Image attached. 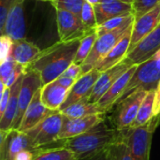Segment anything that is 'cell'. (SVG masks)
Masks as SVG:
<instances>
[{
  "mask_svg": "<svg viewBox=\"0 0 160 160\" xmlns=\"http://www.w3.org/2000/svg\"><path fill=\"white\" fill-rule=\"evenodd\" d=\"M81 40L58 41L41 50L28 68L40 74L43 85L55 81L74 63Z\"/></svg>",
  "mask_w": 160,
  "mask_h": 160,
  "instance_id": "1",
  "label": "cell"
},
{
  "mask_svg": "<svg viewBox=\"0 0 160 160\" xmlns=\"http://www.w3.org/2000/svg\"><path fill=\"white\" fill-rule=\"evenodd\" d=\"M122 139V131L109 128L103 121L79 136L63 140V146L69 149L80 160L109 148Z\"/></svg>",
  "mask_w": 160,
  "mask_h": 160,
  "instance_id": "2",
  "label": "cell"
},
{
  "mask_svg": "<svg viewBox=\"0 0 160 160\" xmlns=\"http://www.w3.org/2000/svg\"><path fill=\"white\" fill-rule=\"evenodd\" d=\"M160 126V114L154 116L145 125L134 129L120 130L127 142L133 160H150L154 133Z\"/></svg>",
  "mask_w": 160,
  "mask_h": 160,
  "instance_id": "3",
  "label": "cell"
},
{
  "mask_svg": "<svg viewBox=\"0 0 160 160\" xmlns=\"http://www.w3.org/2000/svg\"><path fill=\"white\" fill-rule=\"evenodd\" d=\"M160 82V51L149 60L138 65L135 73L117 103L138 91L156 90ZM116 103V104H117Z\"/></svg>",
  "mask_w": 160,
  "mask_h": 160,
  "instance_id": "4",
  "label": "cell"
},
{
  "mask_svg": "<svg viewBox=\"0 0 160 160\" xmlns=\"http://www.w3.org/2000/svg\"><path fill=\"white\" fill-rule=\"evenodd\" d=\"M62 125L63 114L57 112L47 116L36 127L24 133L28 135L35 148L63 146V140H59Z\"/></svg>",
  "mask_w": 160,
  "mask_h": 160,
  "instance_id": "5",
  "label": "cell"
},
{
  "mask_svg": "<svg viewBox=\"0 0 160 160\" xmlns=\"http://www.w3.org/2000/svg\"><path fill=\"white\" fill-rule=\"evenodd\" d=\"M148 91H138L117 103L111 112L110 121L113 128L125 130L129 128L138 115L140 107Z\"/></svg>",
  "mask_w": 160,
  "mask_h": 160,
  "instance_id": "6",
  "label": "cell"
},
{
  "mask_svg": "<svg viewBox=\"0 0 160 160\" xmlns=\"http://www.w3.org/2000/svg\"><path fill=\"white\" fill-rule=\"evenodd\" d=\"M131 25V24H130ZM121 27L119 29L113 30L112 32L101 35L98 38L95 42L94 47L92 48L86 60L81 65L82 67V75L91 71L96 68V66L112 50V48L118 43L122 38L125 33L128 31L129 26Z\"/></svg>",
  "mask_w": 160,
  "mask_h": 160,
  "instance_id": "7",
  "label": "cell"
},
{
  "mask_svg": "<svg viewBox=\"0 0 160 160\" xmlns=\"http://www.w3.org/2000/svg\"><path fill=\"white\" fill-rule=\"evenodd\" d=\"M42 86H43V82L41 80L40 74L37 72L36 70L27 68L23 75V79H22V86L20 90V95H19L18 111H17L16 118L14 120L11 130H17L20 128V125L22 123L25 111L30 105L36 93L39 89H41Z\"/></svg>",
  "mask_w": 160,
  "mask_h": 160,
  "instance_id": "8",
  "label": "cell"
},
{
  "mask_svg": "<svg viewBox=\"0 0 160 160\" xmlns=\"http://www.w3.org/2000/svg\"><path fill=\"white\" fill-rule=\"evenodd\" d=\"M56 22L59 41H71L82 39L97 29H88L82 18L66 10H56Z\"/></svg>",
  "mask_w": 160,
  "mask_h": 160,
  "instance_id": "9",
  "label": "cell"
},
{
  "mask_svg": "<svg viewBox=\"0 0 160 160\" xmlns=\"http://www.w3.org/2000/svg\"><path fill=\"white\" fill-rule=\"evenodd\" d=\"M0 160H13L20 152L35 148L28 135L20 130L0 132Z\"/></svg>",
  "mask_w": 160,
  "mask_h": 160,
  "instance_id": "10",
  "label": "cell"
},
{
  "mask_svg": "<svg viewBox=\"0 0 160 160\" xmlns=\"http://www.w3.org/2000/svg\"><path fill=\"white\" fill-rule=\"evenodd\" d=\"M101 71L94 68L91 71L82 75L73 84V86L69 89L68 97L62 105L60 111L68 108V106L82 101L87 100L89 101L90 96L93 92L96 82L101 75Z\"/></svg>",
  "mask_w": 160,
  "mask_h": 160,
  "instance_id": "11",
  "label": "cell"
},
{
  "mask_svg": "<svg viewBox=\"0 0 160 160\" xmlns=\"http://www.w3.org/2000/svg\"><path fill=\"white\" fill-rule=\"evenodd\" d=\"M160 51V23L125 57L131 65H140Z\"/></svg>",
  "mask_w": 160,
  "mask_h": 160,
  "instance_id": "12",
  "label": "cell"
},
{
  "mask_svg": "<svg viewBox=\"0 0 160 160\" xmlns=\"http://www.w3.org/2000/svg\"><path fill=\"white\" fill-rule=\"evenodd\" d=\"M106 114H95L79 118H68L63 115V125L59 134V140H67L79 136L101 122L105 121Z\"/></svg>",
  "mask_w": 160,
  "mask_h": 160,
  "instance_id": "13",
  "label": "cell"
},
{
  "mask_svg": "<svg viewBox=\"0 0 160 160\" xmlns=\"http://www.w3.org/2000/svg\"><path fill=\"white\" fill-rule=\"evenodd\" d=\"M137 67L138 65H134L130 67L123 75H121L114 82V83L110 87V89L98 100L97 104L105 114L111 112L113 110L114 106L116 105V103L118 102V100L124 94V91L126 87L128 86L129 81L131 80L133 74L135 73Z\"/></svg>",
  "mask_w": 160,
  "mask_h": 160,
  "instance_id": "14",
  "label": "cell"
},
{
  "mask_svg": "<svg viewBox=\"0 0 160 160\" xmlns=\"http://www.w3.org/2000/svg\"><path fill=\"white\" fill-rule=\"evenodd\" d=\"M132 66H134V65H131L125 58L119 64L114 66L113 68L102 72L100 77L98 78V82L95 84V87H94L93 92L89 98V102L98 103V100L103 97V95L114 83V82Z\"/></svg>",
  "mask_w": 160,
  "mask_h": 160,
  "instance_id": "15",
  "label": "cell"
},
{
  "mask_svg": "<svg viewBox=\"0 0 160 160\" xmlns=\"http://www.w3.org/2000/svg\"><path fill=\"white\" fill-rule=\"evenodd\" d=\"M159 18L160 3L153 9L134 21L128 52H131L142 38L150 34L159 24Z\"/></svg>",
  "mask_w": 160,
  "mask_h": 160,
  "instance_id": "16",
  "label": "cell"
},
{
  "mask_svg": "<svg viewBox=\"0 0 160 160\" xmlns=\"http://www.w3.org/2000/svg\"><path fill=\"white\" fill-rule=\"evenodd\" d=\"M40 90L41 89H39L33 98L30 105L28 106L27 110L24 112L20 128L17 130H20L22 132H27L28 130L36 127L38 123H40L43 119H45L47 116L57 112L48 109L43 104L41 100Z\"/></svg>",
  "mask_w": 160,
  "mask_h": 160,
  "instance_id": "17",
  "label": "cell"
},
{
  "mask_svg": "<svg viewBox=\"0 0 160 160\" xmlns=\"http://www.w3.org/2000/svg\"><path fill=\"white\" fill-rule=\"evenodd\" d=\"M93 7L98 26L111 19L132 14V5L120 0H101L100 3Z\"/></svg>",
  "mask_w": 160,
  "mask_h": 160,
  "instance_id": "18",
  "label": "cell"
},
{
  "mask_svg": "<svg viewBox=\"0 0 160 160\" xmlns=\"http://www.w3.org/2000/svg\"><path fill=\"white\" fill-rule=\"evenodd\" d=\"M24 0H17L10 9L2 35L9 37L12 40L24 38L25 35V21H24ZM1 36V35H0Z\"/></svg>",
  "mask_w": 160,
  "mask_h": 160,
  "instance_id": "19",
  "label": "cell"
},
{
  "mask_svg": "<svg viewBox=\"0 0 160 160\" xmlns=\"http://www.w3.org/2000/svg\"><path fill=\"white\" fill-rule=\"evenodd\" d=\"M134 23V22H133ZM133 23L129 26L128 31L125 33V35L122 37V38L118 41V43L112 48V50L96 66V69L104 72L117 64H119L125 57L127 56L128 52V49L130 46L131 41V33L133 28Z\"/></svg>",
  "mask_w": 160,
  "mask_h": 160,
  "instance_id": "20",
  "label": "cell"
},
{
  "mask_svg": "<svg viewBox=\"0 0 160 160\" xmlns=\"http://www.w3.org/2000/svg\"><path fill=\"white\" fill-rule=\"evenodd\" d=\"M68 89L60 85L56 81H53L42 86L40 90L41 100L48 109L54 112H60V109L68 97Z\"/></svg>",
  "mask_w": 160,
  "mask_h": 160,
  "instance_id": "21",
  "label": "cell"
},
{
  "mask_svg": "<svg viewBox=\"0 0 160 160\" xmlns=\"http://www.w3.org/2000/svg\"><path fill=\"white\" fill-rule=\"evenodd\" d=\"M23 75L10 87V97L7 109L4 114L0 116V132H8L12 129V126L18 111L19 95H20Z\"/></svg>",
  "mask_w": 160,
  "mask_h": 160,
  "instance_id": "22",
  "label": "cell"
},
{
  "mask_svg": "<svg viewBox=\"0 0 160 160\" xmlns=\"http://www.w3.org/2000/svg\"><path fill=\"white\" fill-rule=\"evenodd\" d=\"M41 50L34 43L25 38L13 40L12 51L10 56L18 64L28 68L30 64L38 57Z\"/></svg>",
  "mask_w": 160,
  "mask_h": 160,
  "instance_id": "23",
  "label": "cell"
},
{
  "mask_svg": "<svg viewBox=\"0 0 160 160\" xmlns=\"http://www.w3.org/2000/svg\"><path fill=\"white\" fill-rule=\"evenodd\" d=\"M60 112L68 118H79L95 114H105L97 103H91L87 100L76 102L68 108L60 111Z\"/></svg>",
  "mask_w": 160,
  "mask_h": 160,
  "instance_id": "24",
  "label": "cell"
},
{
  "mask_svg": "<svg viewBox=\"0 0 160 160\" xmlns=\"http://www.w3.org/2000/svg\"><path fill=\"white\" fill-rule=\"evenodd\" d=\"M155 95H156V90H151L147 92V95L140 107L136 120L134 121L132 126L128 129H134L139 127H142L145 125L147 122H149L155 116L154 115Z\"/></svg>",
  "mask_w": 160,
  "mask_h": 160,
  "instance_id": "25",
  "label": "cell"
},
{
  "mask_svg": "<svg viewBox=\"0 0 160 160\" xmlns=\"http://www.w3.org/2000/svg\"><path fill=\"white\" fill-rule=\"evenodd\" d=\"M34 160H78L76 156L64 146L42 148Z\"/></svg>",
  "mask_w": 160,
  "mask_h": 160,
  "instance_id": "26",
  "label": "cell"
},
{
  "mask_svg": "<svg viewBox=\"0 0 160 160\" xmlns=\"http://www.w3.org/2000/svg\"><path fill=\"white\" fill-rule=\"evenodd\" d=\"M134 21H135V18H134L133 14L126 15V16H120V17L111 19V20L107 21L106 22L98 26V28H97L98 35L99 37L101 35H104L106 33L119 29L121 27L128 26V25L132 24L134 22Z\"/></svg>",
  "mask_w": 160,
  "mask_h": 160,
  "instance_id": "27",
  "label": "cell"
},
{
  "mask_svg": "<svg viewBox=\"0 0 160 160\" xmlns=\"http://www.w3.org/2000/svg\"><path fill=\"white\" fill-rule=\"evenodd\" d=\"M98 32H97V30H95L81 40L80 47L78 49V52H77V54H76V57L74 60L75 64L81 66L86 60L92 48L95 45L96 40L98 39Z\"/></svg>",
  "mask_w": 160,
  "mask_h": 160,
  "instance_id": "28",
  "label": "cell"
},
{
  "mask_svg": "<svg viewBox=\"0 0 160 160\" xmlns=\"http://www.w3.org/2000/svg\"><path fill=\"white\" fill-rule=\"evenodd\" d=\"M85 0H54L52 2L56 10H66L79 17L82 16V10Z\"/></svg>",
  "mask_w": 160,
  "mask_h": 160,
  "instance_id": "29",
  "label": "cell"
},
{
  "mask_svg": "<svg viewBox=\"0 0 160 160\" xmlns=\"http://www.w3.org/2000/svg\"><path fill=\"white\" fill-rule=\"evenodd\" d=\"M111 160H133L130 150L124 138L109 148Z\"/></svg>",
  "mask_w": 160,
  "mask_h": 160,
  "instance_id": "30",
  "label": "cell"
},
{
  "mask_svg": "<svg viewBox=\"0 0 160 160\" xmlns=\"http://www.w3.org/2000/svg\"><path fill=\"white\" fill-rule=\"evenodd\" d=\"M160 3V0H134L132 3V14L135 20L139 19Z\"/></svg>",
  "mask_w": 160,
  "mask_h": 160,
  "instance_id": "31",
  "label": "cell"
},
{
  "mask_svg": "<svg viewBox=\"0 0 160 160\" xmlns=\"http://www.w3.org/2000/svg\"><path fill=\"white\" fill-rule=\"evenodd\" d=\"M82 21L83 24L88 28V29H97L98 28V22H97V18H96V13L93 5L89 4L88 2L85 1L82 10Z\"/></svg>",
  "mask_w": 160,
  "mask_h": 160,
  "instance_id": "32",
  "label": "cell"
},
{
  "mask_svg": "<svg viewBox=\"0 0 160 160\" xmlns=\"http://www.w3.org/2000/svg\"><path fill=\"white\" fill-rule=\"evenodd\" d=\"M17 65L18 63L14 61L11 56H9L3 62H0V82L5 83L14 72Z\"/></svg>",
  "mask_w": 160,
  "mask_h": 160,
  "instance_id": "33",
  "label": "cell"
},
{
  "mask_svg": "<svg viewBox=\"0 0 160 160\" xmlns=\"http://www.w3.org/2000/svg\"><path fill=\"white\" fill-rule=\"evenodd\" d=\"M17 0H0V35L3 34L8 15Z\"/></svg>",
  "mask_w": 160,
  "mask_h": 160,
  "instance_id": "34",
  "label": "cell"
},
{
  "mask_svg": "<svg viewBox=\"0 0 160 160\" xmlns=\"http://www.w3.org/2000/svg\"><path fill=\"white\" fill-rule=\"evenodd\" d=\"M12 46L13 40L9 37L6 35L0 36V62L5 61L7 58L10 56Z\"/></svg>",
  "mask_w": 160,
  "mask_h": 160,
  "instance_id": "35",
  "label": "cell"
},
{
  "mask_svg": "<svg viewBox=\"0 0 160 160\" xmlns=\"http://www.w3.org/2000/svg\"><path fill=\"white\" fill-rule=\"evenodd\" d=\"M1 93H0V116H2L7 109L9 97H10V87H7L3 82H1Z\"/></svg>",
  "mask_w": 160,
  "mask_h": 160,
  "instance_id": "36",
  "label": "cell"
},
{
  "mask_svg": "<svg viewBox=\"0 0 160 160\" xmlns=\"http://www.w3.org/2000/svg\"><path fill=\"white\" fill-rule=\"evenodd\" d=\"M61 76L70 78V79H74V80H78L82 76V67L80 65L73 63L68 67V68Z\"/></svg>",
  "mask_w": 160,
  "mask_h": 160,
  "instance_id": "37",
  "label": "cell"
},
{
  "mask_svg": "<svg viewBox=\"0 0 160 160\" xmlns=\"http://www.w3.org/2000/svg\"><path fill=\"white\" fill-rule=\"evenodd\" d=\"M109 148L104 149V150H102V151H100V152H98L97 154H94L92 156H89L87 158H82L80 160H111Z\"/></svg>",
  "mask_w": 160,
  "mask_h": 160,
  "instance_id": "38",
  "label": "cell"
},
{
  "mask_svg": "<svg viewBox=\"0 0 160 160\" xmlns=\"http://www.w3.org/2000/svg\"><path fill=\"white\" fill-rule=\"evenodd\" d=\"M60 85H62V86H64L65 88H67V89H70L72 86H73V84L75 83V82L77 81V80H74V79H70V78H67V77H63V76H60L58 79H56L55 80Z\"/></svg>",
  "mask_w": 160,
  "mask_h": 160,
  "instance_id": "39",
  "label": "cell"
},
{
  "mask_svg": "<svg viewBox=\"0 0 160 160\" xmlns=\"http://www.w3.org/2000/svg\"><path fill=\"white\" fill-rule=\"evenodd\" d=\"M160 114V82L158 83L157 89H156V95H155V106H154V115H159Z\"/></svg>",
  "mask_w": 160,
  "mask_h": 160,
  "instance_id": "40",
  "label": "cell"
},
{
  "mask_svg": "<svg viewBox=\"0 0 160 160\" xmlns=\"http://www.w3.org/2000/svg\"><path fill=\"white\" fill-rule=\"evenodd\" d=\"M85 1L88 2L89 4L93 5V6H95V5H97V4H98V3L101 2V0H85Z\"/></svg>",
  "mask_w": 160,
  "mask_h": 160,
  "instance_id": "41",
  "label": "cell"
},
{
  "mask_svg": "<svg viewBox=\"0 0 160 160\" xmlns=\"http://www.w3.org/2000/svg\"><path fill=\"white\" fill-rule=\"evenodd\" d=\"M120 1H122L124 3H128V4H131L132 5V3H133L134 0H120Z\"/></svg>",
  "mask_w": 160,
  "mask_h": 160,
  "instance_id": "42",
  "label": "cell"
},
{
  "mask_svg": "<svg viewBox=\"0 0 160 160\" xmlns=\"http://www.w3.org/2000/svg\"><path fill=\"white\" fill-rule=\"evenodd\" d=\"M41 1H51V2H52V1H54V0H41Z\"/></svg>",
  "mask_w": 160,
  "mask_h": 160,
  "instance_id": "43",
  "label": "cell"
},
{
  "mask_svg": "<svg viewBox=\"0 0 160 160\" xmlns=\"http://www.w3.org/2000/svg\"><path fill=\"white\" fill-rule=\"evenodd\" d=\"M159 23H160V18H159Z\"/></svg>",
  "mask_w": 160,
  "mask_h": 160,
  "instance_id": "44",
  "label": "cell"
}]
</instances>
